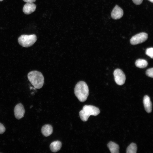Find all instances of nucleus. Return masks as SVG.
Wrapping results in <instances>:
<instances>
[{"mask_svg": "<svg viewBox=\"0 0 153 153\" xmlns=\"http://www.w3.org/2000/svg\"><path fill=\"white\" fill-rule=\"evenodd\" d=\"M74 93L80 101H85L89 94V88L86 83L82 81L78 82L75 86Z\"/></svg>", "mask_w": 153, "mask_h": 153, "instance_id": "obj_1", "label": "nucleus"}, {"mask_svg": "<svg viewBox=\"0 0 153 153\" xmlns=\"http://www.w3.org/2000/svg\"><path fill=\"white\" fill-rule=\"evenodd\" d=\"M28 79L31 84L37 89H40L43 86L44 82L43 76L38 71L30 72L27 75Z\"/></svg>", "mask_w": 153, "mask_h": 153, "instance_id": "obj_2", "label": "nucleus"}, {"mask_svg": "<svg viewBox=\"0 0 153 153\" xmlns=\"http://www.w3.org/2000/svg\"><path fill=\"white\" fill-rule=\"evenodd\" d=\"M100 112V110L97 107L93 105H86L83 106L79 114L81 120L84 122H86L90 115L96 116Z\"/></svg>", "mask_w": 153, "mask_h": 153, "instance_id": "obj_3", "label": "nucleus"}, {"mask_svg": "<svg viewBox=\"0 0 153 153\" xmlns=\"http://www.w3.org/2000/svg\"><path fill=\"white\" fill-rule=\"evenodd\" d=\"M37 40V36L35 34L22 35L18 38L19 44L24 47H29L32 46Z\"/></svg>", "mask_w": 153, "mask_h": 153, "instance_id": "obj_4", "label": "nucleus"}, {"mask_svg": "<svg viewBox=\"0 0 153 153\" xmlns=\"http://www.w3.org/2000/svg\"><path fill=\"white\" fill-rule=\"evenodd\" d=\"M148 37V35L146 33H141L133 36L130 40V42L132 45H136L144 42Z\"/></svg>", "mask_w": 153, "mask_h": 153, "instance_id": "obj_5", "label": "nucleus"}, {"mask_svg": "<svg viewBox=\"0 0 153 153\" xmlns=\"http://www.w3.org/2000/svg\"><path fill=\"white\" fill-rule=\"evenodd\" d=\"M113 75L116 83L118 85H122L125 82L126 77L123 71L121 69H117L114 71Z\"/></svg>", "mask_w": 153, "mask_h": 153, "instance_id": "obj_6", "label": "nucleus"}, {"mask_svg": "<svg viewBox=\"0 0 153 153\" xmlns=\"http://www.w3.org/2000/svg\"><path fill=\"white\" fill-rule=\"evenodd\" d=\"M14 112L15 116L16 119L19 120L23 118L25 110L22 104L21 103L17 104L14 107Z\"/></svg>", "mask_w": 153, "mask_h": 153, "instance_id": "obj_7", "label": "nucleus"}, {"mask_svg": "<svg viewBox=\"0 0 153 153\" xmlns=\"http://www.w3.org/2000/svg\"><path fill=\"white\" fill-rule=\"evenodd\" d=\"M123 15V10L117 5H116L111 13V17L114 19L117 20L121 18Z\"/></svg>", "mask_w": 153, "mask_h": 153, "instance_id": "obj_8", "label": "nucleus"}, {"mask_svg": "<svg viewBox=\"0 0 153 153\" xmlns=\"http://www.w3.org/2000/svg\"><path fill=\"white\" fill-rule=\"evenodd\" d=\"M36 7V5L33 3H27L24 6L23 11L26 14H29L35 11Z\"/></svg>", "mask_w": 153, "mask_h": 153, "instance_id": "obj_9", "label": "nucleus"}, {"mask_svg": "<svg viewBox=\"0 0 153 153\" xmlns=\"http://www.w3.org/2000/svg\"><path fill=\"white\" fill-rule=\"evenodd\" d=\"M143 103L145 110L148 113H150L152 110V103L149 97L145 95L143 98Z\"/></svg>", "mask_w": 153, "mask_h": 153, "instance_id": "obj_10", "label": "nucleus"}, {"mask_svg": "<svg viewBox=\"0 0 153 153\" xmlns=\"http://www.w3.org/2000/svg\"><path fill=\"white\" fill-rule=\"evenodd\" d=\"M41 131L43 135L45 137H48L52 133L53 128L50 125L46 124L42 127Z\"/></svg>", "mask_w": 153, "mask_h": 153, "instance_id": "obj_11", "label": "nucleus"}, {"mask_svg": "<svg viewBox=\"0 0 153 153\" xmlns=\"http://www.w3.org/2000/svg\"><path fill=\"white\" fill-rule=\"evenodd\" d=\"M61 146V143L60 141H54L51 143L50 147L51 150L52 152H56L60 149Z\"/></svg>", "mask_w": 153, "mask_h": 153, "instance_id": "obj_12", "label": "nucleus"}, {"mask_svg": "<svg viewBox=\"0 0 153 153\" xmlns=\"http://www.w3.org/2000/svg\"><path fill=\"white\" fill-rule=\"evenodd\" d=\"M107 146L112 153H118L119 152V145L113 142H109L107 144Z\"/></svg>", "mask_w": 153, "mask_h": 153, "instance_id": "obj_13", "label": "nucleus"}, {"mask_svg": "<svg viewBox=\"0 0 153 153\" xmlns=\"http://www.w3.org/2000/svg\"><path fill=\"white\" fill-rule=\"evenodd\" d=\"M148 64L147 61L144 59H139L137 60L135 62L136 66L140 68L146 67Z\"/></svg>", "mask_w": 153, "mask_h": 153, "instance_id": "obj_14", "label": "nucleus"}, {"mask_svg": "<svg viewBox=\"0 0 153 153\" xmlns=\"http://www.w3.org/2000/svg\"><path fill=\"white\" fill-rule=\"evenodd\" d=\"M137 150L136 144L134 143H131L127 147L126 150L127 153H136Z\"/></svg>", "mask_w": 153, "mask_h": 153, "instance_id": "obj_15", "label": "nucleus"}, {"mask_svg": "<svg viewBox=\"0 0 153 153\" xmlns=\"http://www.w3.org/2000/svg\"><path fill=\"white\" fill-rule=\"evenodd\" d=\"M146 54L151 58H153V48L152 47L147 48L146 51Z\"/></svg>", "mask_w": 153, "mask_h": 153, "instance_id": "obj_16", "label": "nucleus"}, {"mask_svg": "<svg viewBox=\"0 0 153 153\" xmlns=\"http://www.w3.org/2000/svg\"><path fill=\"white\" fill-rule=\"evenodd\" d=\"M146 75L148 77H153V68H150L147 70L146 72Z\"/></svg>", "mask_w": 153, "mask_h": 153, "instance_id": "obj_17", "label": "nucleus"}, {"mask_svg": "<svg viewBox=\"0 0 153 153\" xmlns=\"http://www.w3.org/2000/svg\"><path fill=\"white\" fill-rule=\"evenodd\" d=\"M5 131V128L3 125L0 123V134L3 133Z\"/></svg>", "mask_w": 153, "mask_h": 153, "instance_id": "obj_18", "label": "nucleus"}, {"mask_svg": "<svg viewBox=\"0 0 153 153\" xmlns=\"http://www.w3.org/2000/svg\"><path fill=\"white\" fill-rule=\"evenodd\" d=\"M143 0H132L133 3L137 5H139L142 2Z\"/></svg>", "mask_w": 153, "mask_h": 153, "instance_id": "obj_19", "label": "nucleus"}, {"mask_svg": "<svg viewBox=\"0 0 153 153\" xmlns=\"http://www.w3.org/2000/svg\"><path fill=\"white\" fill-rule=\"evenodd\" d=\"M24 1L27 3H33L35 2L36 0H23Z\"/></svg>", "mask_w": 153, "mask_h": 153, "instance_id": "obj_20", "label": "nucleus"}, {"mask_svg": "<svg viewBox=\"0 0 153 153\" xmlns=\"http://www.w3.org/2000/svg\"><path fill=\"white\" fill-rule=\"evenodd\" d=\"M150 2H152V3H153V0H148Z\"/></svg>", "mask_w": 153, "mask_h": 153, "instance_id": "obj_21", "label": "nucleus"}, {"mask_svg": "<svg viewBox=\"0 0 153 153\" xmlns=\"http://www.w3.org/2000/svg\"><path fill=\"white\" fill-rule=\"evenodd\" d=\"M3 0H0V1H3Z\"/></svg>", "mask_w": 153, "mask_h": 153, "instance_id": "obj_22", "label": "nucleus"}]
</instances>
